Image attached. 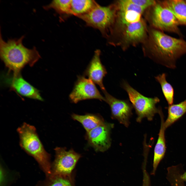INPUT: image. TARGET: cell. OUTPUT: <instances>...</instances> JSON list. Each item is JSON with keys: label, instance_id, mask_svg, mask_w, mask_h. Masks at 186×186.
<instances>
[{"label": "cell", "instance_id": "52a82bcc", "mask_svg": "<svg viewBox=\"0 0 186 186\" xmlns=\"http://www.w3.org/2000/svg\"><path fill=\"white\" fill-rule=\"evenodd\" d=\"M54 150L55 158L51 163V175L63 176L72 175L81 155L73 149L67 150L65 148L56 147Z\"/></svg>", "mask_w": 186, "mask_h": 186}, {"label": "cell", "instance_id": "7402d4cb", "mask_svg": "<svg viewBox=\"0 0 186 186\" xmlns=\"http://www.w3.org/2000/svg\"><path fill=\"white\" fill-rule=\"evenodd\" d=\"M71 0H55L44 7L45 9H53L60 15H72L71 11Z\"/></svg>", "mask_w": 186, "mask_h": 186}, {"label": "cell", "instance_id": "9a60e30c", "mask_svg": "<svg viewBox=\"0 0 186 186\" xmlns=\"http://www.w3.org/2000/svg\"><path fill=\"white\" fill-rule=\"evenodd\" d=\"M159 113L161 119V124L158 139L154 148L153 169L151 173L152 175L155 174L159 164L164 157L166 150L165 135L166 129L164 126V122L161 110Z\"/></svg>", "mask_w": 186, "mask_h": 186}, {"label": "cell", "instance_id": "7c38bea8", "mask_svg": "<svg viewBox=\"0 0 186 186\" xmlns=\"http://www.w3.org/2000/svg\"><path fill=\"white\" fill-rule=\"evenodd\" d=\"M117 8L119 23L127 25L138 22L145 9L134 4L130 0L119 1Z\"/></svg>", "mask_w": 186, "mask_h": 186}, {"label": "cell", "instance_id": "6da1fadb", "mask_svg": "<svg viewBox=\"0 0 186 186\" xmlns=\"http://www.w3.org/2000/svg\"><path fill=\"white\" fill-rule=\"evenodd\" d=\"M146 52L147 56L157 63L174 69L177 59L186 54V41L153 28L150 32Z\"/></svg>", "mask_w": 186, "mask_h": 186}, {"label": "cell", "instance_id": "cb8c5ba5", "mask_svg": "<svg viewBox=\"0 0 186 186\" xmlns=\"http://www.w3.org/2000/svg\"><path fill=\"white\" fill-rule=\"evenodd\" d=\"M134 4L145 10L151 8L156 3V1L153 0H130Z\"/></svg>", "mask_w": 186, "mask_h": 186}, {"label": "cell", "instance_id": "5b68a950", "mask_svg": "<svg viewBox=\"0 0 186 186\" xmlns=\"http://www.w3.org/2000/svg\"><path fill=\"white\" fill-rule=\"evenodd\" d=\"M150 18L154 28L161 31L182 34L179 26L182 25L173 14L158 1L151 7Z\"/></svg>", "mask_w": 186, "mask_h": 186}, {"label": "cell", "instance_id": "3957f363", "mask_svg": "<svg viewBox=\"0 0 186 186\" xmlns=\"http://www.w3.org/2000/svg\"><path fill=\"white\" fill-rule=\"evenodd\" d=\"M21 148L37 162L45 176L51 173V155L45 150L34 126L24 123L17 129Z\"/></svg>", "mask_w": 186, "mask_h": 186}, {"label": "cell", "instance_id": "e0dca14e", "mask_svg": "<svg viewBox=\"0 0 186 186\" xmlns=\"http://www.w3.org/2000/svg\"><path fill=\"white\" fill-rule=\"evenodd\" d=\"M169 10L182 25H186V2L183 0L159 1Z\"/></svg>", "mask_w": 186, "mask_h": 186}, {"label": "cell", "instance_id": "9c48e42d", "mask_svg": "<svg viewBox=\"0 0 186 186\" xmlns=\"http://www.w3.org/2000/svg\"><path fill=\"white\" fill-rule=\"evenodd\" d=\"M73 103H76L80 101L96 99L105 101L103 97L91 80L83 76H79L73 89L69 95Z\"/></svg>", "mask_w": 186, "mask_h": 186}, {"label": "cell", "instance_id": "d6986e66", "mask_svg": "<svg viewBox=\"0 0 186 186\" xmlns=\"http://www.w3.org/2000/svg\"><path fill=\"white\" fill-rule=\"evenodd\" d=\"M168 115L164 126L165 129L170 126L186 113V99L177 104L169 105Z\"/></svg>", "mask_w": 186, "mask_h": 186}, {"label": "cell", "instance_id": "ffe728a7", "mask_svg": "<svg viewBox=\"0 0 186 186\" xmlns=\"http://www.w3.org/2000/svg\"><path fill=\"white\" fill-rule=\"evenodd\" d=\"M98 4L93 0H71L72 15L79 17L86 14Z\"/></svg>", "mask_w": 186, "mask_h": 186}, {"label": "cell", "instance_id": "30bf717a", "mask_svg": "<svg viewBox=\"0 0 186 186\" xmlns=\"http://www.w3.org/2000/svg\"><path fill=\"white\" fill-rule=\"evenodd\" d=\"M123 27L119 45L122 47L134 45L143 41L146 35L145 22L141 19L138 22L127 25H120Z\"/></svg>", "mask_w": 186, "mask_h": 186}, {"label": "cell", "instance_id": "ba28073f", "mask_svg": "<svg viewBox=\"0 0 186 186\" xmlns=\"http://www.w3.org/2000/svg\"><path fill=\"white\" fill-rule=\"evenodd\" d=\"M113 124L104 122L87 132L86 137L88 144L96 152H104L110 147V132Z\"/></svg>", "mask_w": 186, "mask_h": 186}, {"label": "cell", "instance_id": "484cf974", "mask_svg": "<svg viewBox=\"0 0 186 186\" xmlns=\"http://www.w3.org/2000/svg\"><path fill=\"white\" fill-rule=\"evenodd\" d=\"M181 177L184 181H186V172L184 173L183 172L182 173Z\"/></svg>", "mask_w": 186, "mask_h": 186}, {"label": "cell", "instance_id": "d4e9b609", "mask_svg": "<svg viewBox=\"0 0 186 186\" xmlns=\"http://www.w3.org/2000/svg\"><path fill=\"white\" fill-rule=\"evenodd\" d=\"M142 186H151L149 176L145 175L143 176Z\"/></svg>", "mask_w": 186, "mask_h": 186}, {"label": "cell", "instance_id": "603a6c76", "mask_svg": "<svg viewBox=\"0 0 186 186\" xmlns=\"http://www.w3.org/2000/svg\"><path fill=\"white\" fill-rule=\"evenodd\" d=\"M1 186H9L17 179L18 174L8 169L2 162L1 163Z\"/></svg>", "mask_w": 186, "mask_h": 186}, {"label": "cell", "instance_id": "ac0fdd59", "mask_svg": "<svg viewBox=\"0 0 186 186\" xmlns=\"http://www.w3.org/2000/svg\"><path fill=\"white\" fill-rule=\"evenodd\" d=\"M73 119L80 122L88 132L100 125L105 121L100 116L96 115L88 114L80 115L75 114L71 115Z\"/></svg>", "mask_w": 186, "mask_h": 186}, {"label": "cell", "instance_id": "2e32d148", "mask_svg": "<svg viewBox=\"0 0 186 186\" xmlns=\"http://www.w3.org/2000/svg\"><path fill=\"white\" fill-rule=\"evenodd\" d=\"M75 171L71 175L67 176L50 175L37 182L35 186H76Z\"/></svg>", "mask_w": 186, "mask_h": 186}, {"label": "cell", "instance_id": "8992f818", "mask_svg": "<svg viewBox=\"0 0 186 186\" xmlns=\"http://www.w3.org/2000/svg\"><path fill=\"white\" fill-rule=\"evenodd\" d=\"M116 13L115 9L111 6H102L98 4L88 13L78 17L87 26L105 34L114 23Z\"/></svg>", "mask_w": 186, "mask_h": 186}, {"label": "cell", "instance_id": "7a4b0ae2", "mask_svg": "<svg viewBox=\"0 0 186 186\" xmlns=\"http://www.w3.org/2000/svg\"><path fill=\"white\" fill-rule=\"evenodd\" d=\"M24 37L22 36L19 38L4 40L0 34V55L1 58L10 72L14 74L20 73L26 66H33L41 58L35 47L29 49L23 44Z\"/></svg>", "mask_w": 186, "mask_h": 186}, {"label": "cell", "instance_id": "8fae6325", "mask_svg": "<svg viewBox=\"0 0 186 186\" xmlns=\"http://www.w3.org/2000/svg\"><path fill=\"white\" fill-rule=\"evenodd\" d=\"M105 102L109 105L112 116L126 127L129 124L132 106L127 100H120L113 97L106 90L103 91Z\"/></svg>", "mask_w": 186, "mask_h": 186}, {"label": "cell", "instance_id": "44dd1931", "mask_svg": "<svg viewBox=\"0 0 186 186\" xmlns=\"http://www.w3.org/2000/svg\"><path fill=\"white\" fill-rule=\"evenodd\" d=\"M166 77V74L164 73L155 78L160 84L164 95L168 104L170 105L173 103L174 91L172 86L167 81Z\"/></svg>", "mask_w": 186, "mask_h": 186}, {"label": "cell", "instance_id": "5bb4252c", "mask_svg": "<svg viewBox=\"0 0 186 186\" xmlns=\"http://www.w3.org/2000/svg\"><path fill=\"white\" fill-rule=\"evenodd\" d=\"M100 52L99 50L95 51L93 57L85 71L84 74L94 83L98 85L103 91L106 90L103 83V80L107 72L101 61Z\"/></svg>", "mask_w": 186, "mask_h": 186}, {"label": "cell", "instance_id": "4316f807", "mask_svg": "<svg viewBox=\"0 0 186 186\" xmlns=\"http://www.w3.org/2000/svg\"><path fill=\"white\" fill-rule=\"evenodd\" d=\"M185 1H186V0H185Z\"/></svg>", "mask_w": 186, "mask_h": 186}, {"label": "cell", "instance_id": "277c9868", "mask_svg": "<svg viewBox=\"0 0 186 186\" xmlns=\"http://www.w3.org/2000/svg\"><path fill=\"white\" fill-rule=\"evenodd\" d=\"M121 85L127 93L130 100L135 110L137 115V122H141L145 118L151 121L155 114L159 113L160 109H157L156 106V104L160 101L158 98H149L144 96L125 81H123Z\"/></svg>", "mask_w": 186, "mask_h": 186}, {"label": "cell", "instance_id": "4fadbf2b", "mask_svg": "<svg viewBox=\"0 0 186 186\" xmlns=\"http://www.w3.org/2000/svg\"><path fill=\"white\" fill-rule=\"evenodd\" d=\"M5 81L12 90L20 95L30 98L43 101L39 91L24 80L20 74H13Z\"/></svg>", "mask_w": 186, "mask_h": 186}]
</instances>
